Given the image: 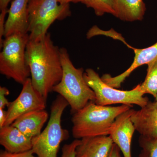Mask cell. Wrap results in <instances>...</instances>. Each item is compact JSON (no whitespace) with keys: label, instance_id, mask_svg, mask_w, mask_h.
Listing matches in <instances>:
<instances>
[{"label":"cell","instance_id":"1","mask_svg":"<svg viewBox=\"0 0 157 157\" xmlns=\"http://www.w3.org/2000/svg\"><path fill=\"white\" fill-rule=\"evenodd\" d=\"M26 56L33 86L47 101L63 76L60 48L54 45L48 33L36 40L29 39Z\"/></svg>","mask_w":157,"mask_h":157},{"label":"cell","instance_id":"2","mask_svg":"<svg viewBox=\"0 0 157 157\" xmlns=\"http://www.w3.org/2000/svg\"><path fill=\"white\" fill-rule=\"evenodd\" d=\"M133 106H103L90 102L82 109L73 113L72 134L75 139L109 136L116 119Z\"/></svg>","mask_w":157,"mask_h":157},{"label":"cell","instance_id":"3","mask_svg":"<svg viewBox=\"0 0 157 157\" xmlns=\"http://www.w3.org/2000/svg\"><path fill=\"white\" fill-rule=\"evenodd\" d=\"M63 67V76L61 81L53 88L68 102L71 113H75L83 108L90 102H94V93L85 80L83 68L74 67L67 49L60 48Z\"/></svg>","mask_w":157,"mask_h":157},{"label":"cell","instance_id":"4","mask_svg":"<svg viewBox=\"0 0 157 157\" xmlns=\"http://www.w3.org/2000/svg\"><path fill=\"white\" fill-rule=\"evenodd\" d=\"M69 105L59 95L52 104L47 126L40 135L32 139V151L38 157H57L61 143L69 138V132L61 125L62 115Z\"/></svg>","mask_w":157,"mask_h":157},{"label":"cell","instance_id":"5","mask_svg":"<svg viewBox=\"0 0 157 157\" xmlns=\"http://www.w3.org/2000/svg\"><path fill=\"white\" fill-rule=\"evenodd\" d=\"M29 34L15 33L5 38L0 53V73L23 84L31 75L26 56Z\"/></svg>","mask_w":157,"mask_h":157},{"label":"cell","instance_id":"6","mask_svg":"<svg viewBox=\"0 0 157 157\" xmlns=\"http://www.w3.org/2000/svg\"><path fill=\"white\" fill-rule=\"evenodd\" d=\"M85 80L91 88L96 96L95 103L97 105L107 106L113 104L133 106L136 105L142 108L148 103L149 99L144 97L140 84L130 90H122L109 86L100 77L93 69L89 68L83 74Z\"/></svg>","mask_w":157,"mask_h":157},{"label":"cell","instance_id":"7","mask_svg":"<svg viewBox=\"0 0 157 157\" xmlns=\"http://www.w3.org/2000/svg\"><path fill=\"white\" fill-rule=\"evenodd\" d=\"M28 9L31 40L44 36L56 21L63 20L71 14L70 4H61L57 0H29Z\"/></svg>","mask_w":157,"mask_h":157},{"label":"cell","instance_id":"8","mask_svg":"<svg viewBox=\"0 0 157 157\" xmlns=\"http://www.w3.org/2000/svg\"><path fill=\"white\" fill-rule=\"evenodd\" d=\"M22 85L19 96L14 101L9 102L7 106L5 126L12 124L18 117L27 113L44 110L46 107L47 101L34 88L31 78H28Z\"/></svg>","mask_w":157,"mask_h":157},{"label":"cell","instance_id":"9","mask_svg":"<svg viewBox=\"0 0 157 157\" xmlns=\"http://www.w3.org/2000/svg\"><path fill=\"white\" fill-rule=\"evenodd\" d=\"M134 110L131 108L117 117L109 135L113 143L120 149L124 157H132V139L136 131L131 120V115Z\"/></svg>","mask_w":157,"mask_h":157},{"label":"cell","instance_id":"10","mask_svg":"<svg viewBox=\"0 0 157 157\" xmlns=\"http://www.w3.org/2000/svg\"><path fill=\"white\" fill-rule=\"evenodd\" d=\"M29 0H13L8 9L4 38L15 33L29 34Z\"/></svg>","mask_w":157,"mask_h":157},{"label":"cell","instance_id":"11","mask_svg":"<svg viewBox=\"0 0 157 157\" xmlns=\"http://www.w3.org/2000/svg\"><path fill=\"white\" fill-rule=\"evenodd\" d=\"M130 48L134 50L135 57L129 68L117 76L113 77L109 74H105L101 77L103 81L109 86L119 88L126 78L129 77L134 70L142 65H147L157 59V42L146 48L138 49L132 46Z\"/></svg>","mask_w":157,"mask_h":157},{"label":"cell","instance_id":"12","mask_svg":"<svg viewBox=\"0 0 157 157\" xmlns=\"http://www.w3.org/2000/svg\"><path fill=\"white\" fill-rule=\"evenodd\" d=\"M131 120L135 130L144 137L157 138V101H149L138 110L134 109Z\"/></svg>","mask_w":157,"mask_h":157},{"label":"cell","instance_id":"13","mask_svg":"<svg viewBox=\"0 0 157 157\" xmlns=\"http://www.w3.org/2000/svg\"><path fill=\"white\" fill-rule=\"evenodd\" d=\"M32 139L12 125L0 128V144L5 150L11 153H20L32 149Z\"/></svg>","mask_w":157,"mask_h":157},{"label":"cell","instance_id":"14","mask_svg":"<svg viewBox=\"0 0 157 157\" xmlns=\"http://www.w3.org/2000/svg\"><path fill=\"white\" fill-rule=\"evenodd\" d=\"M113 144L109 136L82 138L76 148V157H108Z\"/></svg>","mask_w":157,"mask_h":157},{"label":"cell","instance_id":"15","mask_svg":"<svg viewBox=\"0 0 157 157\" xmlns=\"http://www.w3.org/2000/svg\"><path fill=\"white\" fill-rule=\"evenodd\" d=\"M48 117V112L45 109L31 111L20 117L11 125L33 138L41 134Z\"/></svg>","mask_w":157,"mask_h":157},{"label":"cell","instance_id":"16","mask_svg":"<svg viewBox=\"0 0 157 157\" xmlns=\"http://www.w3.org/2000/svg\"><path fill=\"white\" fill-rule=\"evenodd\" d=\"M115 17L126 21L143 19L146 11L143 0H114Z\"/></svg>","mask_w":157,"mask_h":157},{"label":"cell","instance_id":"17","mask_svg":"<svg viewBox=\"0 0 157 157\" xmlns=\"http://www.w3.org/2000/svg\"><path fill=\"white\" fill-rule=\"evenodd\" d=\"M147 65V73L140 89L144 94H149L155 98L157 95V59Z\"/></svg>","mask_w":157,"mask_h":157},{"label":"cell","instance_id":"18","mask_svg":"<svg viewBox=\"0 0 157 157\" xmlns=\"http://www.w3.org/2000/svg\"><path fill=\"white\" fill-rule=\"evenodd\" d=\"M82 4L94 9L97 16H102L106 13L115 16L114 0H84Z\"/></svg>","mask_w":157,"mask_h":157},{"label":"cell","instance_id":"19","mask_svg":"<svg viewBox=\"0 0 157 157\" xmlns=\"http://www.w3.org/2000/svg\"><path fill=\"white\" fill-rule=\"evenodd\" d=\"M138 143L141 151L138 157H157V138L140 135Z\"/></svg>","mask_w":157,"mask_h":157},{"label":"cell","instance_id":"20","mask_svg":"<svg viewBox=\"0 0 157 157\" xmlns=\"http://www.w3.org/2000/svg\"><path fill=\"white\" fill-rule=\"evenodd\" d=\"M80 143V140L76 139L69 144H65L62 147L61 157H76V148Z\"/></svg>","mask_w":157,"mask_h":157},{"label":"cell","instance_id":"21","mask_svg":"<svg viewBox=\"0 0 157 157\" xmlns=\"http://www.w3.org/2000/svg\"><path fill=\"white\" fill-rule=\"evenodd\" d=\"M34 154L32 150L20 153H11L5 150L1 151L0 157H38Z\"/></svg>","mask_w":157,"mask_h":157},{"label":"cell","instance_id":"22","mask_svg":"<svg viewBox=\"0 0 157 157\" xmlns=\"http://www.w3.org/2000/svg\"><path fill=\"white\" fill-rule=\"evenodd\" d=\"M10 94L9 90L6 87H0V109H4L8 106L9 102L6 98V96Z\"/></svg>","mask_w":157,"mask_h":157},{"label":"cell","instance_id":"23","mask_svg":"<svg viewBox=\"0 0 157 157\" xmlns=\"http://www.w3.org/2000/svg\"><path fill=\"white\" fill-rule=\"evenodd\" d=\"M8 10H3L1 11L0 14V47L2 45L5 33V24H6V14H8Z\"/></svg>","mask_w":157,"mask_h":157},{"label":"cell","instance_id":"24","mask_svg":"<svg viewBox=\"0 0 157 157\" xmlns=\"http://www.w3.org/2000/svg\"><path fill=\"white\" fill-rule=\"evenodd\" d=\"M121 151L118 146L113 143L109 152L108 157H122L121 154Z\"/></svg>","mask_w":157,"mask_h":157},{"label":"cell","instance_id":"25","mask_svg":"<svg viewBox=\"0 0 157 157\" xmlns=\"http://www.w3.org/2000/svg\"><path fill=\"white\" fill-rule=\"evenodd\" d=\"M6 117H7V111L4 109H0V128H2L5 126Z\"/></svg>","mask_w":157,"mask_h":157},{"label":"cell","instance_id":"26","mask_svg":"<svg viewBox=\"0 0 157 157\" xmlns=\"http://www.w3.org/2000/svg\"><path fill=\"white\" fill-rule=\"evenodd\" d=\"M13 0H0V10H8V6L9 3L11 2Z\"/></svg>","mask_w":157,"mask_h":157},{"label":"cell","instance_id":"27","mask_svg":"<svg viewBox=\"0 0 157 157\" xmlns=\"http://www.w3.org/2000/svg\"><path fill=\"white\" fill-rule=\"evenodd\" d=\"M59 3L63 5H67V4H70V3H83L84 0H57Z\"/></svg>","mask_w":157,"mask_h":157},{"label":"cell","instance_id":"28","mask_svg":"<svg viewBox=\"0 0 157 157\" xmlns=\"http://www.w3.org/2000/svg\"><path fill=\"white\" fill-rule=\"evenodd\" d=\"M155 101H157V95L156 97L155 98Z\"/></svg>","mask_w":157,"mask_h":157}]
</instances>
